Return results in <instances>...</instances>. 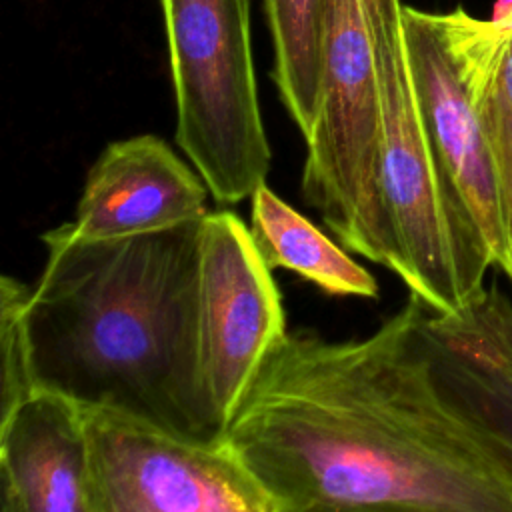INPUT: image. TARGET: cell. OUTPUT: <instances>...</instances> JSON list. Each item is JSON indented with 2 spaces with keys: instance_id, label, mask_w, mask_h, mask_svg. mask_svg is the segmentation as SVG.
<instances>
[{
  "instance_id": "cell-15",
  "label": "cell",
  "mask_w": 512,
  "mask_h": 512,
  "mask_svg": "<svg viewBox=\"0 0 512 512\" xmlns=\"http://www.w3.org/2000/svg\"><path fill=\"white\" fill-rule=\"evenodd\" d=\"M30 286L16 276L4 274L0 280V340H2V396L0 416L18 406L40 388L32 342L28 332Z\"/></svg>"
},
{
  "instance_id": "cell-9",
  "label": "cell",
  "mask_w": 512,
  "mask_h": 512,
  "mask_svg": "<svg viewBox=\"0 0 512 512\" xmlns=\"http://www.w3.org/2000/svg\"><path fill=\"white\" fill-rule=\"evenodd\" d=\"M210 190L166 140L140 134L110 142L90 166L72 232L84 240H116L202 220Z\"/></svg>"
},
{
  "instance_id": "cell-8",
  "label": "cell",
  "mask_w": 512,
  "mask_h": 512,
  "mask_svg": "<svg viewBox=\"0 0 512 512\" xmlns=\"http://www.w3.org/2000/svg\"><path fill=\"white\" fill-rule=\"evenodd\" d=\"M404 38L418 106L448 180L492 268L512 280V254L492 148L444 16L404 6Z\"/></svg>"
},
{
  "instance_id": "cell-13",
  "label": "cell",
  "mask_w": 512,
  "mask_h": 512,
  "mask_svg": "<svg viewBox=\"0 0 512 512\" xmlns=\"http://www.w3.org/2000/svg\"><path fill=\"white\" fill-rule=\"evenodd\" d=\"M442 16L492 156H508L512 154V8L496 20H478L464 8Z\"/></svg>"
},
{
  "instance_id": "cell-16",
  "label": "cell",
  "mask_w": 512,
  "mask_h": 512,
  "mask_svg": "<svg viewBox=\"0 0 512 512\" xmlns=\"http://www.w3.org/2000/svg\"><path fill=\"white\" fill-rule=\"evenodd\" d=\"M494 164H496L500 198H502L504 218H506L508 244H510V254H512V156H498V158H494Z\"/></svg>"
},
{
  "instance_id": "cell-14",
  "label": "cell",
  "mask_w": 512,
  "mask_h": 512,
  "mask_svg": "<svg viewBox=\"0 0 512 512\" xmlns=\"http://www.w3.org/2000/svg\"><path fill=\"white\" fill-rule=\"evenodd\" d=\"M262 2L274 46L272 78L284 108L308 140L322 98L328 0Z\"/></svg>"
},
{
  "instance_id": "cell-12",
  "label": "cell",
  "mask_w": 512,
  "mask_h": 512,
  "mask_svg": "<svg viewBox=\"0 0 512 512\" xmlns=\"http://www.w3.org/2000/svg\"><path fill=\"white\" fill-rule=\"evenodd\" d=\"M250 234L270 270H290L332 296L376 298V278L350 250L284 202L266 182L250 196Z\"/></svg>"
},
{
  "instance_id": "cell-6",
  "label": "cell",
  "mask_w": 512,
  "mask_h": 512,
  "mask_svg": "<svg viewBox=\"0 0 512 512\" xmlns=\"http://www.w3.org/2000/svg\"><path fill=\"white\" fill-rule=\"evenodd\" d=\"M94 512H278L224 442L174 434L110 406H84Z\"/></svg>"
},
{
  "instance_id": "cell-3",
  "label": "cell",
  "mask_w": 512,
  "mask_h": 512,
  "mask_svg": "<svg viewBox=\"0 0 512 512\" xmlns=\"http://www.w3.org/2000/svg\"><path fill=\"white\" fill-rule=\"evenodd\" d=\"M374 38L382 142L380 196L394 250L392 272L436 312L486 290L492 268L424 124L404 38L400 0H366Z\"/></svg>"
},
{
  "instance_id": "cell-1",
  "label": "cell",
  "mask_w": 512,
  "mask_h": 512,
  "mask_svg": "<svg viewBox=\"0 0 512 512\" xmlns=\"http://www.w3.org/2000/svg\"><path fill=\"white\" fill-rule=\"evenodd\" d=\"M408 302L370 336L296 330L266 354L224 442L278 512H512V452L438 382Z\"/></svg>"
},
{
  "instance_id": "cell-2",
  "label": "cell",
  "mask_w": 512,
  "mask_h": 512,
  "mask_svg": "<svg viewBox=\"0 0 512 512\" xmlns=\"http://www.w3.org/2000/svg\"><path fill=\"white\" fill-rule=\"evenodd\" d=\"M200 224L84 240L62 222L40 236L26 306L40 386L186 438H224L198 376Z\"/></svg>"
},
{
  "instance_id": "cell-10",
  "label": "cell",
  "mask_w": 512,
  "mask_h": 512,
  "mask_svg": "<svg viewBox=\"0 0 512 512\" xmlns=\"http://www.w3.org/2000/svg\"><path fill=\"white\" fill-rule=\"evenodd\" d=\"M2 512H94L84 408L40 386L0 420Z\"/></svg>"
},
{
  "instance_id": "cell-7",
  "label": "cell",
  "mask_w": 512,
  "mask_h": 512,
  "mask_svg": "<svg viewBox=\"0 0 512 512\" xmlns=\"http://www.w3.org/2000/svg\"><path fill=\"white\" fill-rule=\"evenodd\" d=\"M248 224L210 210L200 224L196 338L204 400L226 432L270 348L286 334L282 298Z\"/></svg>"
},
{
  "instance_id": "cell-11",
  "label": "cell",
  "mask_w": 512,
  "mask_h": 512,
  "mask_svg": "<svg viewBox=\"0 0 512 512\" xmlns=\"http://www.w3.org/2000/svg\"><path fill=\"white\" fill-rule=\"evenodd\" d=\"M420 330L446 394L512 452V302L490 286L454 312L426 306Z\"/></svg>"
},
{
  "instance_id": "cell-4",
  "label": "cell",
  "mask_w": 512,
  "mask_h": 512,
  "mask_svg": "<svg viewBox=\"0 0 512 512\" xmlns=\"http://www.w3.org/2000/svg\"><path fill=\"white\" fill-rule=\"evenodd\" d=\"M176 98L174 140L218 204L266 182L264 130L250 36V0H160Z\"/></svg>"
},
{
  "instance_id": "cell-5",
  "label": "cell",
  "mask_w": 512,
  "mask_h": 512,
  "mask_svg": "<svg viewBox=\"0 0 512 512\" xmlns=\"http://www.w3.org/2000/svg\"><path fill=\"white\" fill-rule=\"evenodd\" d=\"M380 142L382 108L366 0H328L322 98L304 140L300 188L346 250L392 270Z\"/></svg>"
}]
</instances>
